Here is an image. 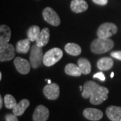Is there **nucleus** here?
<instances>
[{
	"label": "nucleus",
	"mask_w": 121,
	"mask_h": 121,
	"mask_svg": "<svg viewBox=\"0 0 121 121\" xmlns=\"http://www.w3.org/2000/svg\"><path fill=\"white\" fill-rule=\"evenodd\" d=\"M108 88L94 82L87 81L83 85L82 96L85 99L90 98L91 104L99 105L108 99Z\"/></svg>",
	"instance_id": "1"
},
{
	"label": "nucleus",
	"mask_w": 121,
	"mask_h": 121,
	"mask_svg": "<svg viewBox=\"0 0 121 121\" xmlns=\"http://www.w3.org/2000/svg\"><path fill=\"white\" fill-rule=\"evenodd\" d=\"M114 46V43L110 39L98 38L91 43V51L95 54H103L111 50Z\"/></svg>",
	"instance_id": "2"
},
{
	"label": "nucleus",
	"mask_w": 121,
	"mask_h": 121,
	"mask_svg": "<svg viewBox=\"0 0 121 121\" xmlns=\"http://www.w3.org/2000/svg\"><path fill=\"white\" fill-rule=\"evenodd\" d=\"M63 52L59 48H53L48 50L44 55L43 64L47 67H51L62 59Z\"/></svg>",
	"instance_id": "3"
},
{
	"label": "nucleus",
	"mask_w": 121,
	"mask_h": 121,
	"mask_svg": "<svg viewBox=\"0 0 121 121\" xmlns=\"http://www.w3.org/2000/svg\"><path fill=\"white\" fill-rule=\"evenodd\" d=\"M43 52L42 47H39L36 44H34L30 50V63L33 69L39 68L43 62Z\"/></svg>",
	"instance_id": "4"
},
{
	"label": "nucleus",
	"mask_w": 121,
	"mask_h": 121,
	"mask_svg": "<svg viewBox=\"0 0 121 121\" xmlns=\"http://www.w3.org/2000/svg\"><path fill=\"white\" fill-rule=\"evenodd\" d=\"M118 28L116 24L111 22H106L101 24L97 31V36L101 39H110L117 34Z\"/></svg>",
	"instance_id": "5"
},
{
	"label": "nucleus",
	"mask_w": 121,
	"mask_h": 121,
	"mask_svg": "<svg viewBox=\"0 0 121 121\" xmlns=\"http://www.w3.org/2000/svg\"><path fill=\"white\" fill-rule=\"evenodd\" d=\"M43 17L44 20L54 26H58L60 25V20L59 15L51 8L47 7L43 12Z\"/></svg>",
	"instance_id": "6"
},
{
	"label": "nucleus",
	"mask_w": 121,
	"mask_h": 121,
	"mask_svg": "<svg viewBox=\"0 0 121 121\" xmlns=\"http://www.w3.org/2000/svg\"><path fill=\"white\" fill-rule=\"evenodd\" d=\"M15 48L11 44L0 45V60L1 62L9 61L15 56Z\"/></svg>",
	"instance_id": "7"
},
{
	"label": "nucleus",
	"mask_w": 121,
	"mask_h": 121,
	"mask_svg": "<svg viewBox=\"0 0 121 121\" xmlns=\"http://www.w3.org/2000/svg\"><path fill=\"white\" fill-rule=\"evenodd\" d=\"M43 94L44 96L48 99L55 100L60 94V89L58 84L52 83L51 84H48L44 87Z\"/></svg>",
	"instance_id": "8"
},
{
	"label": "nucleus",
	"mask_w": 121,
	"mask_h": 121,
	"mask_svg": "<svg viewBox=\"0 0 121 121\" xmlns=\"http://www.w3.org/2000/svg\"><path fill=\"white\" fill-rule=\"evenodd\" d=\"M49 110L43 105H39L35 108L32 119L33 121H47L49 117Z\"/></svg>",
	"instance_id": "9"
},
{
	"label": "nucleus",
	"mask_w": 121,
	"mask_h": 121,
	"mask_svg": "<svg viewBox=\"0 0 121 121\" xmlns=\"http://www.w3.org/2000/svg\"><path fill=\"white\" fill-rule=\"evenodd\" d=\"M26 59H22L17 56L13 60V64L16 67V69L20 73L26 75L30 71V67H32Z\"/></svg>",
	"instance_id": "10"
},
{
	"label": "nucleus",
	"mask_w": 121,
	"mask_h": 121,
	"mask_svg": "<svg viewBox=\"0 0 121 121\" xmlns=\"http://www.w3.org/2000/svg\"><path fill=\"white\" fill-rule=\"evenodd\" d=\"M83 115L87 120L92 121H98L103 117L104 114L99 109L87 108H86L83 111Z\"/></svg>",
	"instance_id": "11"
},
{
	"label": "nucleus",
	"mask_w": 121,
	"mask_h": 121,
	"mask_svg": "<svg viewBox=\"0 0 121 121\" xmlns=\"http://www.w3.org/2000/svg\"><path fill=\"white\" fill-rule=\"evenodd\" d=\"M106 114L111 121H121V107L110 106L107 108Z\"/></svg>",
	"instance_id": "12"
},
{
	"label": "nucleus",
	"mask_w": 121,
	"mask_h": 121,
	"mask_svg": "<svg viewBox=\"0 0 121 121\" xmlns=\"http://www.w3.org/2000/svg\"><path fill=\"white\" fill-rule=\"evenodd\" d=\"M70 7L75 13H82L87 9L88 4L85 0H72Z\"/></svg>",
	"instance_id": "13"
},
{
	"label": "nucleus",
	"mask_w": 121,
	"mask_h": 121,
	"mask_svg": "<svg viewBox=\"0 0 121 121\" xmlns=\"http://www.w3.org/2000/svg\"><path fill=\"white\" fill-rule=\"evenodd\" d=\"M49 39H50V30L48 28H44L40 31L39 36L36 39V44L40 47H43L47 44L49 41Z\"/></svg>",
	"instance_id": "14"
},
{
	"label": "nucleus",
	"mask_w": 121,
	"mask_h": 121,
	"mask_svg": "<svg viewBox=\"0 0 121 121\" xmlns=\"http://www.w3.org/2000/svg\"><path fill=\"white\" fill-rule=\"evenodd\" d=\"M11 30L6 25H1L0 26V45L9 43L11 38Z\"/></svg>",
	"instance_id": "15"
},
{
	"label": "nucleus",
	"mask_w": 121,
	"mask_h": 121,
	"mask_svg": "<svg viewBox=\"0 0 121 121\" xmlns=\"http://www.w3.org/2000/svg\"><path fill=\"white\" fill-rule=\"evenodd\" d=\"M30 106V102L27 99H22L19 103L16 104V106L12 109L13 114L17 117H20L24 113L28 107Z\"/></svg>",
	"instance_id": "16"
},
{
	"label": "nucleus",
	"mask_w": 121,
	"mask_h": 121,
	"mask_svg": "<svg viewBox=\"0 0 121 121\" xmlns=\"http://www.w3.org/2000/svg\"><path fill=\"white\" fill-rule=\"evenodd\" d=\"M114 61L110 57H102L97 63L98 68L101 71H108L112 67Z\"/></svg>",
	"instance_id": "17"
},
{
	"label": "nucleus",
	"mask_w": 121,
	"mask_h": 121,
	"mask_svg": "<svg viewBox=\"0 0 121 121\" xmlns=\"http://www.w3.org/2000/svg\"><path fill=\"white\" fill-rule=\"evenodd\" d=\"M30 41L29 39H23L19 40L16 44V51L18 53L26 54L29 51L30 48Z\"/></svg>",
	"instance_id": "18"
},
{
	"label": "nucleus",
	"mask_w": 121,
	"mask_h": 121,
	"mask_svg": "<svg viewBox=\"0 0 121 121\" xmlns=\"http://www.w3.org/2000/svg\"><path fill=\"white\" fill-rule=\"evenodd\" d=\"M65 72L67 75L73 77H79L82 74L79 66L75 65L73 63H69L66 65Z\"/></svg>",
	"instance_id": "19"
},
{
	"label": "nucleus",
	"mask_w": 121,
	"mask_h": 121,
	"mask_svg": "<svg viewBox=\"0 0 121 121\" xmlns=\"http://www.w3.org/2000/svg\"><path fill=\"white\" fill-rule=\"evenodd\" d=\"M65 52L72 56H78L82 52V48L79 45L75 43H67L65 46Z\"/></svg>",
	"instance_id": "20"
},
{
	"label": "nucleus",
	"mask_w": 121,
	"mask_h": 121,
	"mask_svg": "<svg viewBox=\"0 0 121 121\" xmlns=\"http://www.w3.org/2000/svg\"><path fill=\"white\" fill-rule=\"evenodd\" d=\"M78 65L82 73L84 75L89 74L91 72V64L88 59L86 58H80L78 60Z\"/></svg>",
	"instance_id": "21"
},
{
	"label": "nucleus",
	"mask_w": 121,
	"mask_h": 121,
	"mask_svg": "<svg viewBox=\"0 0 121 121\" xmlns=\"http://www.w3.org/2000/svg\"><path fill=\"white\" fill-rule=\"evenodd\" d=\"M40 32V30L38 26L35 25V26H30L28 30H27L28 39H30L31 42L36 41V39L38 38Z\"/></svg>",
	"instance_id": "22"
},
{
	"label": "nucleus",
	"mask_w": 121,
	"mask_h": 121,
	"mask_svg": "<svg viewBox=\"0 0 121 121\" xmlns=\"http://www.w3.org/2000/svg\"><path fill=\"white\" fill-rule=\"evenodd\" d=\"M4 100V105L5 108L8 109H13L17 104L14 97L10 94H6L5 95Z\"/></svg>",
	"instance_id": "23"
},
{
	"label": "nucleus",
	"mask_w": 121,
	"mask_h": 121,
	"mask_svg": "<svg viewBox=\"0 0 121 121\" xmlns=\"http://www.w3.org/2000/svg\"><path fill=\"white\" fill-rule=\"evenodd\" d=\"M5 121H19L17 116L13 114H8L5 117Z\"/></svg>",
	"instance_id": "24"
},
{
	"label": "nucleus",
	"mask_w": 121,
	"mask_h": 121,
	"mask_svg": "<svg viewBox=\"0 0 121 121\" xmlns=\"http://www.w3.org/2000/svg\"><path fill=\"white\" fill-rule=\"evenodd\" d=\"M94 78H98L99 80H101L102 82H104L106 80V77L104 75V74L102 72H98L95 75H94Z\"/></svg>",
	"instance_id": "25"
},
{
	"label": "nucleus",
	"mask_w": 121,
	"mask_h": 121,
	"mask_svg": "<svg viewBox=\"0 0 121 121\" xmlns=\"http://www.w3.org/2000/svg\"><path fill=\"white\" fill-rule=\"evenodd\" d=\"M110 55L117 59L118 60H121V51H113L110 53Z\"/></svg>",
	"instance_id": "26"
},
{
	"label": "nucleus",
	"mask_w": 121,
	"mask_h": 121,
	"mask_svg": "<svg viewBox=\"0 0 121 121\" xmlns=\"http://www.w3.org/2000/svg\"><path fill=\"white\" fill-rule=\"evenodd\" d=\"M95 4L99 5H105L107 4L108 0H92Z\"/></svg>",
	"instance_id": "27"
},
{
	"label": "nucleus",
	"mask_w": 121,
	"mask_h": 121,
	"mask_svg": "<svg viewBox=\"0 0 121 121\" xmlns=\"http://www.w3.org/2000/svg\"><path fill=\"white\" fill-rule=\"evenodd\" d=\"M2 107H3V98L1 95H0V108L1 109Z\"/></svg>",
	"instance_id": "28"
},
{
	"label": "nucleus",
	"mask_w": 121,
	"mask_h": 121,
	"mask_svg": "<svg viewBox=\"0 0 121 121\" xmlns=\"http://www.w3.org/2000/svg\"><path fill=\"white\" fill-rule=\"evenodd\" d=\"M114 72H112V73H111V74H110V78H114Z\"/></svg>",
	"instance_id": "29"
},
{
	"label": "nucleus",
	"mask_w": 121,
	"mask_h": 121,
	"mask_svg": "<svg viewBox=\"0 0 121 121\" xmlns=\"http://www.w3.org/2000/svg\"><path fill=\"white\" fill-rule=\"evenodd\" d=\"M46 81H47L48 83V84H51V83H51V80H48V79H46Z\"/></svg>",
	"instance_id": "30"
},
{
	"label": "nucleus",
	"mask_w": 121,
	"mask_h": 121,
	"mask_svg": "<svg viewBox=\"0 0 121 121\" xmlns=\"http://www.w3.org/2000/svg\"><path fill=\"white\" fill-rule=\"evenodd\" d=\"M1 79H2V73L1 72L0 73V80H1Z\"/></svg>",
	"instance_id": "31"
},
{
	"label": "nucleus",
	"mask_w": 121,
	"mask_h": 121,
	"mask_svg": "<svg viewBox=\"0 0 121 121\" xmlns=\"http://www.w3.org/2000/svg\"><path fill=\"white\" fill-rule=\"evenodd\" d=\"M79 90H80V91H83V87L82 86H79Z\"/></svg>",
	"instance_id": "32"
},
{
	"label": "nucleus",
	"mask_w": 121,
	"mask_h": 121,
	"mask_svg": "<svg viewBox=\"0 0 121 121\" xmlns=\"http://www.w3.org/2000/svg\"></svg>",
	"instance_id": "33"
}]
</instances>
